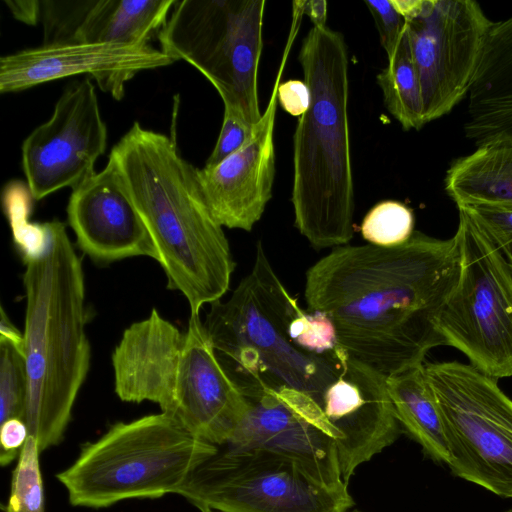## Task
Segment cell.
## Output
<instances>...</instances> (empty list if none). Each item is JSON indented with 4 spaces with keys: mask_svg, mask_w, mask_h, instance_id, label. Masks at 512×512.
<instances>
[{
    "mask_svg": "<svg viewBox=\"0 0 512 512\" xmlns=\"http://www.w3.org/2000/svg\"><path fill=\"white\" fill-rule=\"evenodd\" d=\"M459 272L455 237L414 231L394 247H337L307 271L305 300L332 321L340 349L388 377L445 345L436 318Z\"/></svg>",
    "mask_w": 512,
    "mask_h": 512,
    "instance_id": "obj_1",
    "label": "cell"
},
{
    "mask_svg": "<svg viewBox=\"0 0 512 512\" xmlns=\"http://www.w3.org/2000/svg\"><path fill=\"white\" fill-rule=\"evenodd\" d=\"M108 160L154 243L167 287L186 298L190 314L220 300L235 262L199 169L181 156L175 137L134 122Z\"/></svg>",
    "mask_w": 512,
    "mask_h": 512,
    "instance_id": "obj_2",
    "label": "cell"
},
{
    "mask_svg": "<svg viewBox=\"0 0 512 512\" xmlns=\"http://www.w3.org/2000/svg\"><path fill=\"white\" fill-rule=\"evenodd\" d=\"M49 224L46 250L24 262L23 273L25 422L41 452L63 440L91 358L82 260L65 224L57 219Z\"/></svg>",
    "mask_w": 512,
    "mask_h": 512,
    "instance_id": "obj_3",
    "label": "cell"
},
{
    "mask_svg": "<svg viewBox=\"0 0 512 512\" xmlns=\"http://www.w3.org/2000/svg\"><path fill=\"white\" fill-rule=\"evenodd\" d=\"M298 59L311 103L293 135L294 224L314 248L340 247L352 239L355 207L348 48L340 32L313 26Z\"/></svg>",
    "mask_w": 512,
    "mask_h": 512,
    "instance_id": "obj_4",
    "label": "cell"
},
{
    "mask_svg": "<svg viewBox=\"0 0 512 512\" xmlns=\"http://www.w3.org/2000/svg\"><path fill=\"white\" fill-rule=\"evenodd\" d=\"M111 359L114 389L122 401L153 402L213 445L228 441L247 409L199 314H190L182 331L152 309L125 329Z\"/></svg>",
    "mask_w": 512,
    "mask_h": 512,
    "instance_id": "obj_5",
    "label": "cell"
},
{
    "mask_svg": "<svg viewBox=\"0 0 512 512\" xmlns=\"http://www.w3.org/2000/svg\"><path fill=\"white\" fill-rule=\"evenodd\" d=\"M300 309L261 242L251 271L229 299L210 304L204 327L221 365L247 399L293 389L319 405L325 389L338 377V346L317 354L292 340L290 325Z\"/></svg>",
    "mask_w": 512,
    "mask_h": 512,
    "instance_id": "obj_6",
    "label": "cell"
},
{
    "mask_svg": "<svg viewBox=\"0 0 512 512\" xmlns=\"http://www.w3.org/2000/svg\"><path fill=\"white\" fill-rule=\"evenodd\" d=\"M218 446L163 412L117 422L57 473L71 505L105 508L127 499L177 494Z\"/></svg>",
    "mask_w": 512,
    "mask_h": 512,
    "instance_id": "obj_7",
    "label": "cell"
},
{
    "mask_svg": "<svg viewBox=\"0 0 512 512\" xmlns=\"http://www.w3.org/2000/svg\"><path fill=\"white\" fill-rule=\"evenodd\" d=\"M264 0L176 1L157 37L161 50L184 60L214 86L224 107L252 125L262 117L258 68Z\"/></svg>",
    "mask_w": 512,
    "mask_h": 512,
    "instance_id": "obj_8",
    "label": "cell"
},
{
    "mask_svg": "<svg viewBox=\"0 0 512 512\" xmlns=\"http://www.w3.org/2000/svg\"><path fill=\"white\" fill-rule=\"evenodd\" d=\"M454 235L458 281L436 318L445 345L499 379L512 377V271L509 263L462 209Z\"/></svg>",
    "mask_w": 512,
    "mask_h": 512,
    "instance_id": "obj_9",
    "label": "cell"
},
{
    "mask_svg": "<svg viewBox=\"0 0 512 512\" xmlns=\"http://www.w3.org/2000/svg\"><path fill=\"white\" fill-rule=\"evenodd\" d=\"M424 370L443 417L451 472L512 499V399L471 364L427 363Z\"/></svg>",
    "mask_w": 512,
    "mask_h": 512,
    "instance_id": "obj_10",
    "label": "cell"
},
{
    "mask_svg": "<svg viewBox=\"0 0 512 512\" xmlns=\"http://www.w3.org/2000/svg\"><path fill=\"white\" fill-rule=\"evenodd\" d=\"M178 495L202 512H348V488L329 487L285 456L218 446Z\"/></svg>",
    "mask_w": 512,
    "mask_h": 512,
    "instance_id": "obj_11",
    "label": "cell"
},
{
    "mask_svg": "<svg viewBox=\"0 0 512 512\" xmlns=\"http://www.w3.org/2000/svg\"><path fill=\"white\" fill-rule=\"evenodd\" d=\"M406 20L425 123L469 94L493 24L473 0H392Z\"/></svg>",
    "mask_w": 512,
    "mask_h": 512,
    "instance_id": "obj_12",
    "label": "cell"
},
{
    "mask_svg": "<svg viewBox=\"0 0 512 512\" xmlns=\"http://www.w3.org/2000/svg\"><path fill=\"white\" fill-rule=\"evenodd\" d=\"M106 145L107 126L92 78L70 84L51 117L21 146L22 169L33 199L67 187L73 190L91 178Z\"/></svg>",
    "mask_w": 512,
    "mask_h": 512,
    "instance_id": "obj_13",
    "label": "cell"
},
{
    "mask_svg": "<svg viewBox=\"0 0 512 512\" xmlns=\"http://www.w3.org/2000/svg\"><path fill=\"white\" fill-rule=\"evenodd\" d=\"M342 350V349H341ZM316 426L335 442L343 480L399 434L386 376L341 352L338 377L325 389Z\"/></svg>",
    "mask_w": 512,
    "mask_h": 512,
    "instance_id": "obj_14",
    "label": "cell"
},
{
    "mask_svg": "<svg viewBox=\"0 0 512 512\" xmlns=\"http://www.w3.org/2000/svg\"><path fill=\"white\" fill-rule=\"evenodd\" d=\"M175 62L149 44H42L0 58V92L13 93L62 78L87 74L101 90L121 100L137 73Z\"/></svg>",
    "mask_w": 512,
    "mask_h": 512,
    "instance_id": "obj_15",
    "label": "cell"
},
{
    "mask_svg": "<svg viewBox=\"0 0 512 512\" xmlns=\"http://www.w3.org/2000/svg\"><path fill=\"white\" fill-rule=\"evenodd\" d=\"M290 30L269 102L251 138L221 163L199 169L211 212L223 227L251 231L272 197L277 92L299 26L292 24Z\"/></svg>",
    "mask_w": 512,
    "mask_h": 512,
    "instance_id": "obj_16",
    "label": "cell"
},
{
    "mask_svg": "<svg viewBox=\"0 0 512 512\" xmlns=\"http://www.w3.org/2000/svg\"><path fill=\"white\" fill-rule=\"evenodd\" d=\"M67 218L79 249L98 264L136 256L157 260L154 243L109 160L72 190Z\"/></svg>",
    "mask_w": 512,
    "mask_h": 512,
    "instance_id": "obj_17",
    "label": "cell"
},
{
    "mask_svg": "<svg viewBox=\"0 0 512 512\" xmlns=\"http://www.w3.org/2000/svg\"><path fill=\"white\" fill-rule=\"evenodd\" d=\"M247 402L243 417L224 445L285 456L329 487H348L342 478L333 439L302 416L288 400L278 392L269 391Z\"/></svg>",
    "mask_w": 512,
    "mask_h": 512,
    "instance_id": "obj_18",
    "label": "cell"
},
{
    "mask_svg": "<svg viewBox=\"0 0 512 512\" xmlns=\"http://www.w3.org/2000/svg\"><path fill=\"white\" fill-rule=\"evenodd\" d=\"M177 0H42L43 44H148Z\"/></svg>",
    "mask_w": 512,
    "mask_h": 512,
    "instance_id": "obj_19",
    "label": "cell"
},
{
    "mask_svg": "<svg viewBox=\"0 0 512 512\" xmlns=\"http://www.w3.org/2000/svg\"><path fill=\"white\" fill-rule=\"evenodd\" d=\"M468 96L465 136L512 142V16L493 22Z\"/></svg>",
    "mask_w": 512,
    "mask_h": 512,
    "instance_id": "obj_20",
    "label": "cell"
},
{
    "mask_svg": "<svg viewBox=\"0 0 512 512\" xmlns=\"http://www.w3.org/2000/svg\"><path fill=\"white\" fill-rule=\"evenodd\" d=\"M445 191L457 207L483 205L512 209V142L478 146L455 160L445 176Z\"/></svg>",
    "mask_w": 512,
    "mask_h": 512,
    "instance_id": "obj_21",
    "label": "cell"
},
{
    "mask_svg": "<svg viewBox=\"0 0 512 512\" xmlns=\"http://www.w3.org/2000/svg\"><path fill=\"white\" fill-rule=\"evenodd\" d=\"M386 384L400 425L426 455L448 465L450 454L445 425L427 381L424 363L386 377Z\"/></svg>",
    "mask_w": 512,
    "mask_h": 512,
    "instance_id": "obj_22",
    "label": "cell"
},
{
    "mask_svg": "<svg viewBox=\"0 0 512 512\" xmlns=\"http://www.w3.org/2000/svg\"><path fill=\"white\" fill-rule=\"evenodd\" d=\"M385 107L404 130H419L426 123L418 74L411 55L407 31L377 75Z\"/></svg>",
    "mask_w": 512,
    "mask_h": 512,
    "instance_id": "obj_23",
    "label": "cell"
},
{
    "mask_svg": "<svg viewBox=\"0 0 512 512\" xmlns=\"http://www.w3.org/2000/svg\"><path fill=\"white\" fill-rule=\"evenodd\" d=\"M33 197L27 184L19 181L9 183L3 193L5 214L10 223L13 240L23 262L39 257L46 250L50 239L48 222H32Z\"/></svg>",
    "mask_w": 512,
    "mask_h": 512,
    "instance_id": "obj_24",
    "label": "cell"
},
{
    "mask_svg": "<svg viewBox=\"0 0 512 512\" xmlns=\"http://www.w3.org/2000/svg\"><path fill=\"white\" fill-rule=\"evenodd\" d=\"M38 441L29 436L12 472L4 512H45V495Z\"/></svg>",
    "mask_w": 512,
    "mask_h": 512,
    "instance_id": "obj_25",
    "label": "cell"
},
{
    "mask_svg": "<svg viewBox=\"0 0 512 512\" xmlns=\"http://www.w3.org/2000/svg\"><path fill=\"white\" fill-rule=\"evenodd\" d=\"M414 215L403 203L379 202L364 217L360 230L370 244L394 247L405 243L413 234Z\"/></svg>",
    "mask_w": 512,
    "mask_h": 512,
    "instance_id": "obj_26",
    "label": "cell"
},
{
    "mask_svg": "<svg viewBox=\"0 0 512 512\" xmlns=\"http://www.w3.org/2000/svg\"><path fill=\"white\" fill-rule=\"evenodd\" d=\"M28 379L23 351L0 338V423L25 420Z\"/></svg>",
    "mask_w": 512,
    "mask_h": 512,
    "instance_id": "obj_27",
    "label": "cell"
},
{
    "mask_svg": "<svg viewBox=\"0 0 512 512\" xmlns=\"http://www.w3.org/2000/svg\"><path fill=\"white\" fill-rule=\"evenodd\" d=\"M290 335L296 345L312 353L327 354L337 347L335 327L320 312L309 315L300 309L291 322Z\"/></svg>",
    "mask_w": 512,
    "mask_h": 512,
    "instance_id": "obj_28",
    "label": "cell"
},
{
    "mask_svg": "<svg viewBox=\"0 0 512 512\" xmlns=\"http://www.w3.org/2000/svg\"><path fill=\"white\" fill-rule=\"evenodd\" d=\"M464 210L512 266V209L483 205L458 207Z\"/></svg>",
    "mask_w": 512,
    "mask_h": 512,
    "instance_id": "obj_29",
    "label": "cell"
},
{
    "mask_svg": "<svg viewBox=\"0 0 512 512\" xmlns=\"http://www.w3.org/2000/svg\"><path fill=\"white\" fill-rule=\"evenodd\" d=\"M255 126L238 110L224 107L221 130L205 167H213L238 151L251 138Z\"/></svg>",
    "mask_w": 512,
    "mask_h": 512,
    "instance_id": "obj_30",
    "label": "cell"
},
{
    "mask_svg": "<svg viewBox=\"0 0 512 512\" xmlns=\"http://www.w3.org/2000/svg\"><path fill=\"white\" fill-rule=\"evenodd\" d=\"M376 27L387 58H391L405 32L406 20L394 6L392 0H365Z\"/></svg>",
    "mask_w": 512,
    "mask_h": 512,
    "instance_id": "obj_31",
    "label": "cell"
},
{
    "mask_svg": "<svg viewBox=\"0 0 512 512\" xmlns=\"http://www.w3.org/2000/svg\"><path fill=\"white\" fill-rule=\"evenodd\" d=\"M0 424V464L7 466L18 459L30 435L23 419L11 418Z\"/></svg>",
    "mask_w": 512,
    "mask_h": 512,
    "instance_id": "obj_32",
    "label": "cell"
},
{
    "mask_svg": "<svg viewBox=\"0 0 512 512\" xmlns=\"http://www.w3.org/2000/svg\"><path fill=\"white\" fill-rule=\"evenodd\" d=\"M278 104L292 116H302L311 103V92L305 81L290 79L278 86Z\"/></svg>",
    "mask_w": 512,
    "mask_h": 512,
    "instance_id": "obj_33",
    "label": "cell"
},
{
    "mask_svg": "<svg viewBox=\"0 0 512 512\" xmlns=\"http://www.w3.org/2000/svg\"><path fill=\"white\" fill-rule=\"evenodd\" d=\"M8 9L17 20L28 24L36 25L41 18V1L39 0H22L11 1L4 0Z\"/></svg>",
    "mask_w": 512,
    "mask_h": 512,
    "instance_id": "obj_34",
    "label": "cell"
},
{
    "mask_svg": "<svg viewBox=\"0 0 512 512\" xmlns=\"http://www.w3.org/2000/svg\"><path fill=\"white\" fill-rule=\"evenodd\" d=\"M0 338L10 341L23 351L24 334L20 332L7 316L4 307L0 308Z\"/></svg>",
    "mask_w": 512,
    "mask_h": 512,
    "instance_id": "obj_35",
    "label": "cell"
},
{
    "mask_svg": "<svg viewBox=\"0 0 512 512\" xmlns=\"http://www.w3.org/2000/svg\"><path fill=\"white\" fill-rule=\"evenodd\" d=\"M304 14L310 18L313 26L326 25L327 2L324 0L305 1Z\"/></svg>",
    "mask_w": 512,
    "mask_h": 512,
    "instance_id": "obj_36",
    "label": "cell"
},
{
    "mask_svg": "<svg viewBox=\"0 0 512 512\" xmlns=\"http://www.w3.org/2000/svg\"><path fill=\"white\" fill-rule=\"evenodd\" d=\"M504 512H512V508H511V509H508V510H506V511H504Z\"/></svg>",
    "mask_w": 512,
    "mask_h": 512,
    "instance_id": "obj_37",
    "label": "cell"
},
{
    "mask_svg": "<svg viewBox=\"0 0 512 512\" xmlns=\"http://www.w3.org/2000/svg\"><path fill=\"white\" fill-rule=\"evenodd\" d=\"M349 512V511H348ZM352 512H359V511H352Z\"/></svg>",
    "mask_w": 512,
    "mask_h": 512,
    "instance_id": "obj_38",
    "label": "cell"
},
{
    "mask_svg": "<svg viewBox=\"0 0 512 512\" xmlns=\"http://www.w3.org/2000/svg\"><path fill=\"white\" fill-rule=\"evenodd\" d=\"M510 267H511V271H512V266H510Z\"/></svg>",
    "mask_w": 512,
    "mask_h": 512,
    "instance_id": "obj_39",
    "label": "cell"
},
{
    "mask_svg": "<svg viewBox=\"0 0 512 512\" xmlns=\"http://www.w3.org/2000/svg\"><path fill=\"white\" fill-rule=\"evenodd\" d=\"M209 512H214V511H209Z\"/></svg>",
    "mask_w": 512,
    "mask_h": 512,
    "instance_id": "obj_40",
    "label": "cell"
}]
</instances>
